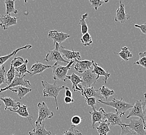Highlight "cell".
Instances as JSON below:
<instances>
[{
	"instance_id": "cell-38",
	"label": "cell",
	"mask_w": 146,
	"mask_h": 135,
	"mask_svg": "<svg viewBox=\"0 0 146 135\" xmlns=\"http://www.w3.org/2000/svg\"><path fill=\"white\" fill-rule=\"evenodd\" d=\"M5 66L3 65L0 68V86L3 84V83H5L6 79L5 77Z\"/></svg>"
},
{
	"instance_id": "cell-14",
	"label": "cell",
	"mask_w": 146,
	"mask_h": 135,
	"mask_svg": "<svg viewBox=\"0 0 146 135\" xmlns=\"http://www.w3.org/2000/svg\"><path fill=\"white\" fill-rule=\"evenodd\" d=\"M120 6L116 11V15L115 17V21L120 22L121 24H124L129 20L131 17V16L126 14L124 9V5L122 1H120Z\"/></svg>"
},
{
	"instance_id": "cell-34",
	"label": "cell",
	"mask_w": 146,
	"mask_h": 135,
	"mask_svg": "<svg viewBox=\"0 0 146 135\" xmlns=\"http://www.w3.org/2000/svg\"><path fill=\"white\" fill-rule=\"evenodd\" d=\"M25 60H23V58L21 57H15L13 59L11 63V65L13 66L15 68L19 67L25 63Z\"/></svg>"
},
{
	"instance_id": "cell-26",
	"label": "cell",
	"mask_w": 146,
	"mask_h": 135,
	"mask_svg": "<svg viewBox=\"0 0 146 135\" xmlns=\"http://www.w3.org/2000/svg\"><path fill=\"white\" fill-rule=\"evenodd\" d=\"M131 49H130L128 47L125 46V47L121 48V50L120 52L114 53V54L119 55L124 60L129 61L130 58H131L133 57V55L131 53Z\"/></svg>"
},
{
	"instance_id": "cell-2",
	"label": "cell",
	"mask_w": 146,
	"mask_h": 135,
	"mask_svg": "<svg viewBox=\"0 0 146 135\" xmlns=\"http://www.w3.org/2000/svg\"><path fill=\"white\" fill-rule=\"evenodd\" d=\"M42 85L43 87V97L45 98H54L55 100L56 110H58L59 107L57 103V97L59 95L60 91L64 89L65 86H60L56 84V82L53 84H50L45 81H41Z\"/></svg>"
},
{
	"instance_id": "cell-11",
	"label": "cell",
	"mask_w": 146,
	"mask_h": 135,
	"mask_svg": "<svg viewBox=\"0 0 146 135\" xmlns=\"http://www.w3.org/2000/svg\"><path fill=\"white\" fill-rule=\"evenodd\" d=\"M70 36L71 35L67 33L62 32H59L57 30H51L48 34V38L53 40L54 46L56 44H61Z\"/></svg>"
},
{
	"instance_id": "cell-25",
	"label": "cell",
	"mask_w": 146,
	"mask_h": 135,
	"mask_svg": "<svg viewBox=\"0 0 146 135\" xmlns=\"http://www.w3.org/2000/svg\"><path fill=\"white\" fill-rule=\"evenodd\" d=\"M0 100L2 101L5 105V110L9 108H16L21 105L19 102H16L11 97H3L0 96Z\"/></svg>"
},
{
	"instance_id": "cell-3",
	"label": "cell",
	"mask_w": 146,
	"mask_h": 135,
	"mask_svg": "<svg viewBox=\"0 0 146 135\" xmlns=\"http://www.w3.org/2000/svg\"><path fill=\"white\" fill-rule=\"evenodd\" d=\"M75 63L74 60H71L66 66H62L58 63L56 62L52 68H53V78L55 81H61L66 82L68 71L73 66Z\"/></svg>"
},
{
	"instance_id": "cell-41",
	"label": "cell",
	"mask_w": 146,
	"mask_h": 135,
	"mask_svg": "<svg viewBox=\"0 0 146 135\" xmlns=\"http://www.w3.org/2000/svg\"><path fill=\"white\" fill-rule=\"evenodd\" d=\"M134 65L141 66V67L146 69V57L139 58V59L134 63Z\"/></svg>"
},
{
	"instance_id": "cell-23",
	"label": "cell",
	"mask_w": 146,
	"mask_h": 135,
	"mask_svg": "<svg viewBox=\"0 0 146 135\" xmlns=\"http://www.w3.org/2000/svg\"><path fill=\"white\" fill-rule=\"evenodd\" d=\"M29 135H52L50 131L47 130L43 123L35 124V128L33 129V132H29Z\"/></svg>"
},
{
	"instance_id": "cell-40",
	"label": "cell",
	"mask_w": 146,
	"mask_h": 135,
	"mask_svg": "<svg viewBox=\"0 0 146 135\" xmlns=\"http://www.w3.org/2000/svg\"><path fill=\"white\" fill-rule=\"evenodd\" d=\"M71 122L73 126H79L82 122V118L78 115H74L71 118Z\"/></svg>"
},
{
	"instance_id": "cell-28",
	"label": "cell",
	"mask_w": 146,
	"mask_h": 135,
	"mask_svg": "<svg viewBox=\"0 0 146 135\" xmlns=\"http://www.w3.org/2000/svg\"><path fill=\"white\" fill-rule=\"evenodd\" d=\"M95 129H97L100 135H107L108 132H110V127L105 120L100 123L99 126L96 127Z\"/></svg>"
},
{
	"instance_id": "cell-46",
	"label": "cell",
	"mask_w": 146,
	"mask_h": 135,
	"mask_svg": "<svg viewBox=\"0 0 146 135\" xmlns=\"http://www.w3.org/2000/svg\"><path fill=\"white\" fill-rule=\"evenodd\" d=\"M139 58H141V57H146V51L143 53H139Z\"/></svg>"
},
{
	"instance_id": "cell-32",
	"label": "cell",
	"mask_w": 146,
	"mask_h": 135,
	"mask_svg": "<svg viewBox=\"0 0 146 135\" xmlns=\"http://www.w3.org/2000/svg\"><path fill=\"white\" fill-rule=\"evenodd\" d=\"M15 68L12 65H10V69L6 74V82L7 85H10L15 76Z\"/></svg>"
},
{
	"instance_id": "cell-1",
	"label": "cell",
	"mask_w": 146,
	"mask_h": 135,
	"mask_svg": "<svg viewBox=\"0 0 146 135\" xmlns=\"http://www.w3.org/2000/svg\"><path fill=\"white\" fill-rule=\"evenodd\" d=\"M98 103H102L105 106L113 108L115 110V112L118 113L121 117L124 115L126 111L131 110L133 107V105L131 104L125 102L123 100V97H122L120 100H117L115 98H113L111 101H105L103 100H98Z\"/></svg>"
},
{
	"instance_id": "cell-33",
	"label": "cell",
	"mask_w": 146,
	"mask_h": 135,
	"mask_svg": "<svg viewBox=\"0 0 146 135\" xmlns=\"http://www.w3.org/2000/svg\"><path fill=\"white\" fill-rule=\"evenodd\" d=\"M81 42L85 46H90L93 43V41L91 36L89 33L88 32L83 34L81 38Z\"/></svg>"
},
{
	"instance_id": "cell-6",
	"label": "cell",
	"mask_w": 146,
	"mask_h": 135,
	"mask_svg": "<svg viewBox=\"0 0 146 135\" xmlns=\"http://www.w3.org/2000/svg\"><path fill=\"white\" fill-rule=\"evenodd\" d=\"M60 46V44H56L54 50L48 51V52L46 56L44 59V61L47 62L54 61L57 63L64 62L68 64L69 63V62L66 60L62 56V54L59 51V48Z\"/></svg>"
},
{
	"instance_id": "cell-22",
	"label": "cell",
	"mask_w": 146,
	"mask_h": 135,
	"mask_svg": "<svg viewBox=\"0 0 146 135\" xmlns=\"http://www.w3.org/2000/svg\"><path fill=\"white\" fill-rule=\"evenodd\" d=\"M32 46L30 45V44H27L26 46H23V47H21V48H18L17 49L14 50L12 53L9 54V55H7L6 56H0V68L3 66L4 64H5L8 60L10 59L13 56H15V55L17 53L21 50H28L30 49L31 48H32Z\"/></svg>"
},
{
	"instance_id": "cell-12",
	"label": "cell",
	"mask_w": 146,
	"mask_h": 135,
	"mask_svg": "<svg viewBox=\"0 0 146 135\" xmlns=\"http://www.w3.org/2000/svg\"><path fill=\"white\" fill-rule=\"evenodd\" d=\"M7 110H9L10 111L17 113L20 116H21L23 118H26L29 122L30 124L31 125L33 128L34 129L35 127L33 126L32 123V117L29 114L28 111V107L26 105H23L22 106L20 105L16 108H9Z\"/></svg>"
},
{
	"instance_id": "cell-10",
	"label": "cell",
	"mask_w": 146,
	"mask_h": 135,
	"mask_svg": "<svg viewBox=\"0 0 146 135\" xmlns=\"http://www.w3.org/2000/svg\"><path fill=\"white\" fill-rule=\"evenodd\" d=\"M142 103L143 101L141 100H137L134 105H133V108L130 110L129 114L126 116V118H129L131 117H138L143 120L145 126L144 115H143V108H142Z\"/></svg>"
},
{
	"instance_id": "cell-37",
	"label": "cell",
	"mask_w": 146,
	"mask_h": 135,
	"mask_svg": "<svg viewBox=\"0 0 146 135\" xmlns=\"http://www.w3.org/2000/svg\"><path fill=\"white\" fill-rule=\"evenodd\" d=\"M120 127L121 128V133L120 135H137L136 132L127 127L123 126H121Z\"/></svg>"
},
{
	"instance_id": "cell-35",
	"label": "cell",
	"mask_w": 146,
	"mask_h": 135,
	"mask_svg": "<svg viewBox=\"0 0 146 135\" xmlns=\"http://www.w3.org/2000/svg\"><path fill=\"white\" fill-rule=\"evenodd\" d=\"M108 1H101V0H90V2L91 3V7H93L97 11L100 6H102L104 3H108Z\"/></svg>"
},
{
	"instance_id": "cell-8",
	"label": "cell",
	"mask_w": 146,
	"mask_h": 135,
	"mask_svg": "<svg viewBox=\"0 0 146 135\" xmlns=\"http://www.w3.org/2000/svg\"><path fill=\"white\" fill-rule=\"evenodd\" d=\"M104 113V120L108 123L110 127L115 126H124L125 124L122 122L121 117L118 113H106L105 110L103 111Z\"/></svg>"
},
{
	"instance_id": "cell-42",
	"label": "cell",
	"mask_w": 146,
	"mask_h": 135,
	"mask_svg": "<svg viewBox=\"0 0 146 135\" xmlns=\"http://www.w3.org/2000/svg\"><path fill=\"white\" fill-rule=\"evenodd\" d=\"M143 96H144L145 99L142 103V108H143V115H144L145 126L146 127V93L143 94Z\"/></svg>"
},
{
	"instance_id": "cell-45",
	"label": "cell",
	"mask_w": 146,
	"mask_h": 135,
	"mask_svg": "<svg viewBox=\"0 0 146 135\" xmlns=\"http://www.w3.org/2000/svg\"><path fill=\"white\" fill-rule=\"evenodd\" d=\"M64 103L66 104H70L71 103H74V101L72 98L70 97H65L64 98Z\"/></svg>"
},
{
	"instance_id": "cell-49",
	"label": "cell",
	"mask_w": 146,
	"mask_h": 135,
	"mask_svg": "<svg viewBox=\"0 0 146 135\" xmlns=\"http://www.w3.org/2000/svg\"><path fill=\"white\" fill-rule=\"evenodd\" d=\"M14 135V134H12V135Z\"/></svg>"
},
{
	"instance_id": "cell-17",
	"label": "cell",
	"mask_w": 146,
	"mask_h": 135,
	"mask_svg": "<svg viewBox=\"0 0 146 135\" xmlns=\"http://www.w3.org/2000/svg\"><path fill=\"white\" fill-rule=\"evenodd\" d=\"M104 109L100 108V110L98 111L96 110H92V111H89V113L92 116V127L93 129H95L97 126L96 123L102 122L104 120Z\"/></svg>"
},
{
	"instance_id": "cell-48",
	"label": "cell",
	"mask_w": 146,
	"mask_h": 135,
	"mask_svg": "<svg viewBox=\"0 0 146 135\" xmlns=\"http://www.w3.org/2000/svg\"><path fill=\"white\" fill-rule=\"evenodd\" d=\"M1 17V15H0V17Z\"/></svg>"
},
{
	"instance_id": "cell-36",
	"label": "cell",
	"mask_w": 146,
	"mask_h": 135,
	"mask_svg": "<svg viewBox=\"0 0 146 135\" xmlns=\"http://www.w3.org/2000/svg\"><path fill=\"white\" fill-rule=\"evenodd\" d=\"M63 135H82V134L81 132L76 129V127L71 125L70 128L65 131Z\"/></svg>"
},
{
	"instance_id": "cell-15",
	"label": "cell",
	"mask_w": 146,
	"mask_h": 135,
	"mask_svg": "<svg viewBox=\"0 0 146 135\" xmlns=\"http://www.w3.org/2000/svg\"><path fill=\"white\" fill-rule=\"evenodd\" d=\"M59 51L62 54L63 57H64L69 60H72L73 59H77L78 60H80L81 59L80 53L79 52H76L74 50H68L62 46H60L59 48Z\"/></svg>"
},
{
	"instance_id": "cell-31",
	"label": "cell",
	"mask_w": 146,
	"mask_h": 135,
	"mask_svg": "<svg viewBox=\"0 0 146 135\" xmlns=\"http://www.w3.org/2000/svg\"><path fill=\"white\" fill-rule=\"evenodd\" d=\"M88 13H85L84 14L82 15V17L80 18V20L79 21V24L81 25V33L82 34H85V33L88 32V25L86 22V19L88 17Z\"/></svg>"
},
{
	"instance_id": "cell-13",
	"label": "cell",
	"mask_w": 146,
	"mask_h": 135,
	"mask_svg": "<svg viewBox=\"0 0 146 135\" xmlns=\"http://www.w3.org/2000/svg\"><path fill=\"white\" fill-rule=\"evenodd\" d=\"M18 18L12 17L11 15L1 16L0 17V26L4 30H6L9 26L16 25Z\"/></svg>"
},
{
	"instance_id": "cell-4",
	"label": "cell",
	"mask_w": 146,
	"mask_h": 135,
	"mask_svg": "<svg viewBox=\"0 0 146 135\" xmlns=\"http://www.w3.org/2000/svg\"><path fill=\"white\" fill-rule=\"evenodd\" d=\"M80 76L82 80V82L78 86L81 90V92L85 88L90 87L92 85H94L97 82H98L96 75L93 73L91 69L85 71Z\"/></svg>"
},
{
	"instance_id": "cell-50",
	"label": "cell",
	"mask_w": 146,
	"mask_h": 135,
	"mask_svg": "<svg viewBox=\"0 0 146 135\" xmlns=\"http://www.w3.org/2000/svg\"></svg>"
},
{
	"instance_id": "cell-19",
	"label": "cell",
	"mask_w": 146,
	"mask_h": 135,
	"mask_svg": "<svg viewBox=\"0 0 146 135\" xmlns=\"http://www.w3.org/2000/svg\"><path fill=\"white\" fill-rule=\"evenodd\" d=\"M52 68L50 65H44L40 62H36L35 64L32 65L30 68V76H33L36 74H42L43 72H44L47 69H50Z\"/></svg>"
},
{
	"instance_id": "cell-9",
	"label": "cell",
	"mask_w": 146,
	"mask_h": 135,
	"mask_svg": "<svg viewBox=\"0 0 146 135\" xmlns=\"http://www.w3.org/2000/svg\"><path fill=\"white\" fill-rule=\"evenodd\" d=\"M19 77L17 75H15V77L13 80L12 83L10 84V85L6 86L4 88H1L0 89V93H2L3 91H6L7 90H9L11 88H14L17 86H24L27 88H30L31 86V84L30 83L29 81L24 79V77Z\"/></svg>"
},
{
	"instance_id": "cell-43",
	"label": "cell",
	"mask_w": 146,
	"mask_h": 135,
	"mask_svg": "<svg viewBox=\"0 0 146 135\" xmlns=\"http://www.w3.org/2000/svg\"><path fill=\"white\" fill-rule=\"evenodd\" d=\"M135 26L136 28H137L138 29H139L140 31H141V32L143 33L144 34L146 35V22L144 24H141V25L135 24Z\"/></svg>"
},
{
	"instance_id": "cell-29",
	"label": "cell",
	"mask_w": 146,
	"mask_h": 135,
	"mask_svg": "<svg viewBox=\"0 0 146 135\" xmlns=\"http://www.w3.org/2000/svg\"><path fill=\"white\" fill-rule=\"evenodd\" d=\"M100 95L102 96L103 99L107 100L109 97L114 95V91L113 90L110 89L105 86H102V87L98 89Z\"/></svg>"
},
{
	"instance_id": "cell-5",
	"label": "cell",
	"mask_w": 146,
	"mask_h": 135,
	"mask_svg": "<svg viewBox=\"0 0 146 135\" xmlns=\"http://www.w3.org/2000/svg\"><path fill=\"white\" fill-rule=\"evenodd\" d=\"M38 118L35 122V124L42 123L44 120L53 118L54 113L50 110L45 102L38 103Z\"/></svg>"
},
{
	"instance_id": "cell-16",
	"label": "cell",
	"mask_w": 146,
	"mask_h": 135,
	"mask_svg": "<svg viewBox=\"0 0 146 135\" xmlns=\"http://www.w3.org/2000/svg\"><path fill=\"white\" fill-rule=\"evenodd\" d=\"M74 61L76 62V64L74 68L77 72L80 73H82L85 71L91 69V66H93L94 62L93 60L89 61L88 60H85L81 61L77 59H75Z\"/></svg>"
},
{
	"instance_id": "cell-47",
	"label": "cell",
	"mask_w": 146,
	"mask_h": 135,
	"mask_svg": "<svg viewBox=\"0 0 146 135\" xmlns=\"http://www.w3.org/2000/svg\"><path fill=\"white\" fill-rule=\"evenodd\" d=\"M1 106H2V104H1V103H0V108H1Z\"/></svg>"
},
{
	"instance_id": "cell-20",
	"label": "cell",
	"mask_w": 146,
	"mask_h": 135,
	"mask_svg": "<svg viewBox=\"0 0 146 135\" xmlns=\"http://www.w3.org/2000/svg\"><path fill=\"white\" fill-rule=\"evenodd\" d=\"M81 94L82 96L84 97L85 98H88L91 97H95V98L98 99V100H102L103 98L100 95L98 90L95 89L94 87L91 86L90 87L85 88Z\"/></svg>"
},
{
	"instance_id": "cell-21",
	"label": "cell",
	"mask_w": 146,
	"mask_h": 135,
	"mask_svg": "<svg viewBox=\"0 0 146 135\" xmlns=\"http://www.w3.org/2000/svg\"><path fill=\"white\" fill-rule=\"evenodd\" d=\"M67 79H69L72 83V88L73 91L74 92L81 91V90L78 86L79 84L82 82V80L80 76H78L74 73H72L71 75L67 76Z\"/></svg>"
},
{
	"instance_id": "cell-7",
	"label": "cell",
	"mask_w": 146,
	"mask_h": 135,
	"mask_svg": "<svg viewBox=\"0 0 146 135\" xmlns=\"http://www.w3.org/2000/svg\"><path fill=\"white\" fill-rule=\"evenodd\" d=\"M123 126L128 127L137 135H146V127L141 118L131 120L128 124H124Z\"/></svg>"
},
{
	"instance_id": "cell-27",
	"label": "cell",
	"mask_w": 146,
	"mask_h": 135,
	"mask_svg": "<svg viewBox=\"0 0 146 135\" xmlns=\"http://www.w3.org/2000/svg\"><path fill=\"white\" fill-rule=\"evenodd\" d=\"M15 0H4V2L6 6V15H10L12 13L17 14L18 11L15 8Z\"/></svg>"
},
{
	"instance_id": "cell-44",
	"label": "cell",
	"mask_w": 146,
	"mask_h": 135,
	"mask_svg": "<svg viewBox=\"0 0 146 135\" xmlns=\"http://www.w3.org/2000/svg\"><path fill=\"white\" fill-rule=\"evenodd\" d=\"M64 89L65 90V95H66V97L72 98V92L71 91L69 87H65Z\"/></svg>"
},
{
	"instance_id": "cell-24",
	"label": "cell",
	"mask_w": 146,
	"mask_h": 135,
	"mask_svg": "<svg viewBox=\"0 0 146 135\" xmlns=\"http://www.w3.org/2000/svg\"><path fill=\"white\" fill-rule=\"evenodd\" d=\"M11 91L14 93H17V96L20 99H23L27 94L29 93L30 92L32 91V89L30 88H27L24 86H17L14 88H11L9 89Z\"/></svg>"
},
{
	"instance_id": "cell-18",
	"label": "cell",
	"mask_w": 146,
	"mask_h": 135,
	"mask_svg": "<svg viewBox=\"0 0 146 135\" xmlns=\"http://www.w3.org/2000/svg\"><path fill=\"white\" fill-rule=\"evenodd\" d=\"M93 69L92 70V72L95 74L97 75V79H99L100 76H104L103 81L106 84H107V79L110 76V74L108 72V71H106L104 70L102 68L100 67L98 64L96 62H93Z\"/></svg>"
},
{
	"instance_id": "cell-30",
	"label": "cell",
	"mask_w": 146,
	"mask_h": 135,
	"mask_svg": "<svg viewBox=\"0 0 146 135\" xmlns=\"http://www.w3.org/2000/svg\"><path fill=\"white\" fill-rule=\"evenodd\" d=\"M28 63V60L26 59L25 63L23 65H21L19 67L15 68V71L18 73V75H17L19 77H23V76H26L25 73H28L31 74V73L27 69V64Z\"/></svg>"
},
{
	"instance_id": "cell-39",
	"label": "cell",
	"mask_w": 146,
	"mask_h": 135,
	"mask_svg": "<svg viewBox=\"0 0 146 135\" xmlns=\"http://www.w3.org/2000/svg\"><path fill=\"white\" fill-rule=\"evenodd\" d=\"M85 100L87 103L88 106L91 107L92 110L96 109L95 106L96 105V98H95V97H91L88 98H85Z\"/></svg>"
}]
</instances>
